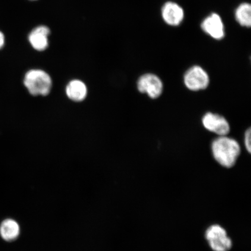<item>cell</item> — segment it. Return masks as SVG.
Segmentation results:
<instances>
[{
  "label": "cell",
  "instance_id": "6da1fadb",
  "mask_svg": "<svg viewBox=\"0 0 251 251\" xmlns=\"http://www.w3.org/2000/svg\"><path fill=\"white\" fill-rule=\"evenodd\" d=\"M211 150L215 161L226 168L233 167L241 153L239 143L227 136H219L213 140Z\"/></svg>",
  "mask_w": 251,
  "mask_h": 251
},
{
  "label": "cell",
  "instance_id": "7a4b0ae2",
  "mask_svg": "<svg viewBox=\"0 0 251 251\" xmlns=\"http://www.w3.org/2000/svg\"><path fill=\"white\" fill-rule=\"evenodd\" d=\"M24 83L31 95H48L52 87V79L50 75L39 69H33L25 75Z\"/></svg>",
  "mask_w": 251,
  "mask_h": 251
},
{
  "label": "cell",
  "instance_id": "3957f363",
  "mask_svg": "<svg viewBox=\"0 0 251 251\" xmlns=\"http://www.w3.org/2000/svg\"><path fill=\"white\" fill-rule=\"evenodd\" d=\"M205 239L213 251H229L233 242L225 228L221 225H212L206 229Z\"/></svg>",
  "mask_w": 251,
  "mask_h": 251
},
{
  "label": "cell",
  "instance_id": "277c9868",
  "mask_svg": "<svg viewBox=\"0 0 251 251\" xmlns=\"http://www.w3.org/2000/svg\"><path fill=\"white\" fill-rule=\"evenodd\" d=\"M183 80L185 86L193 92L206 89L210 83L208 74L199 65L188 69L184 75Z\"/></svg>",
  "mask_w": 251,
  "mask_h": 251
},
{
  "label": "cell",
  "instance_id": "5b68a950",
  "mask_svg": "<svg viewBox=\"0 0 251 251\" xmlns=\"http://www.w3.org/2000/svg\"><path fill=\"white\" fill-rule=\"evenodd\" d=\"M138 90L143 94H147L151 99L159 98L164 90V84L157 75L145 74L141 76L137 81Z\"/></svg>",
  "mask_w": 251,
  "mask_h": 251
},
{
  "label": "cell",
  "instance_id": "8992f818",
  "mask_svg": "<svg viewBox=\"0 0 251 251\" xmlns=\"http://www.w3.org/2000/svg\"><path fill=\"white\" fill-rule=\"evenodd\" d=\"M202 124L206 130L219 136H227L230 131V125L225 117L211 112L206 113L203 116Z\"/></svg>",
  "mask_w": 251,
  "mask_h": 251
},
{
  "label": "cell",
  "instance_id": "52a82bcc",
  "mask_svg": "<svg viewBox=\"0 0 251 251\" xmlns=\"http://www.w3.org/2000/svg\"><path fill=\"white\" fill-rule=\"evenodd\" d=\"M201 29L212 39L221 40L225 36L224 22L218 14L212 13L206 17L201 25Z\"/></svg>",
  "mask_w": 251,
  "mask_h": 251
},
{
  "label": "cell",
  "instance_id": "ba28073f",
  "mask_svg": "<svg viewBox=\"0 0 251 251\" xmlns=\"http://www.w3.org/2000/svg\"><path fill=\"white\" fill-rule=\"evenodd\" d=\"M51 30L46 25H39L34 28L28 35V41L31 47L37 51H44L49 46V36Z\"/></svg>",
  "mask_w": 251,
  "mask_h": 251
},
{
  "label": "cell",
  "instance_id": "9c48e42d",
  "mask_svg": "<svg viewBox=\"0 0 251 251\" xmlns=\"http://www.w3.org/2000/svg\"><path fill=\"white\" fill-rule=\"evenodd\" d=\"M161 15L166 24L171 26H177L184 20V11L177 3L168 1L162 6Z\"/></svg>",
  "mask_w": 251,
  "mask_h": 251
},
{
  "label": "cell",
  "instance_id": "30bf717a",
  "mask_svg": "<svg viewBox=\"0 0 251 251\" xmlns=\"http://www.w3.org/2000/svg\"><path fill=\"white\" fill-rule=\"evenodd\" d=\"M20 234V225L14 219H4L0 224V236L4 241L12 242L17 239Z\"/></svg>",
  "mask_w": 251,
  "mask_h": 251
},
{
  "label": "cell",
  "instance_id": "8fae6325",
  "mask_svg": "<svg viewBox=\"0 0 251 251\" xmlns=\"http://www.w3.org/2000/svg\"><path fill=\"white\" fill-rule=\"evenodd\" d=\"M66 93L68 98L72 101H82L87 96V87L82 81L73 80L68 83Z\"/></svg>",
  "mask_w": 251,
  "mask_h": 251
},
{
  "label": "cell",
  "instance_id": "7c38bea8",
  "mask_svg": "<svg viewBox=\"0 0 251 251\" xmlns=\"http://www.w3.org/2000/svg\"><path fill=\"white\" fill-rule=\"evenodd\" d=\"M235 18L241 26L250 27L251 26V5L243 2L235 9Z\"/></svg>",
  "mask_w": 251,
  "mask_h": 251
},
{
  "label": "cell",
  "instance_id": "4fadbf2b",
  "mask_svg": "<svg viewBox=\"0 0 251 251\" xmlns=\"http://www.w3.org/2000/svg\"><path fill=\"white\" fill-rule=\"evenodd\" d=\"M244 145L250 153L251 152V129L249 128L245 133Z\"/></svg>",
  "mask_w": 251,
  "mask_h": 251
},
{
  "label": "cell",
  "instance_id": "5bb4252c",
  "mask_svg": "<svg viewBox=\"0 0 251 251\" xmlns=\"http://www.w3.org/2000/svg\"><path fill=\"white\" fill-rule=\"evenodd\" d=\"M5 37L4 33L0 31V50L3 48L5 46Z\"/></svg>",
  "mask_w": 251,
  "mask_h": 251
},
{
  "label": "cell",
  "instance_id": "9a60e30c",
  "mask_svg": "<svg viewBox=\"0 0 251 251\" xmlns=\"http://www.w3.org/2000/svg\"><path fill=\"white\" fill-rule=\"evenodd\" d=\"M30 1H37V0H30Z\"/></svg>",
  "mask_w": 251,
  "mask_h": 251
}]
</instances>
